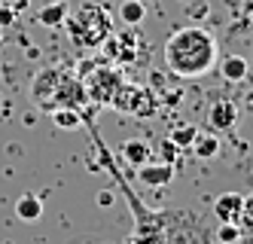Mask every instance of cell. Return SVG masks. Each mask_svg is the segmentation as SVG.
Returning <instances> with one entry per match:
<instances>
[{"mask_svg": "<svg viewBox=\"0 0 253 244\" xmlns=\"http://www.w3.org/2000/svg\"><path fill=\"white\" fill-rule=\"evenodd\" d=\"M113 201H116V195L110 190H101L98 193V204H101V208H113Z\"/></svg>", "mask_w": 253, "mask_h": 244, "instance_id": "25", "label": "cell"}, {"mask_svg": "<svg viewBox=\"0 0 253 244\" xmlns=\"http://www.w3.org/2000/svg\"><path fill=\"white\" fill-rule=\"evenodd\" d=\"M244 98H247V107H250V110H253V89H250V92H247V95H244Z\"/></svg>", "mask_w": 253, "mask_h": 244, "instance_id": "27", "label": "cell"}, {"mask_svg": "<svg viewBox=\"0 0 253 244\" xmlns=\"http://www.w3.org/2000/svg\"><path fill=\"white\" fill-rule=\"evenodd\" d=\"M186 12H189L192 18H208V3H205V0H195L192 6L186 3Z\"/></svg>", "mask_w": 253, "mask_h": 244, "instance_id": "23", "label": "cell"}, {"mask_svg": "<svg viewBox=\"0 0 253 244\" xmlns=\"http://www.w3.org/2000/svg\"><path fill=\"white\" fill-rule=\"evenodd\" d=\"M67 12H70L67 0H52V3H46V6L37 12V22H40L43 28H64Z\"/></svg>", "mask_w": 253, "mask_h": 244, "instance_id": "13", "label": "cell"}, {"mask_svg": "<svg viewBox=\"0 0 253 244\" xmlns=\"http://www.w3.org/2000/svg\"><path fill=\"white\" fill-rule=\"evenodd\" d=\"M119 153L125 159V165H131V168H140V165H147L153 159V146L143 141V138H128L122 146H119Z\"/></svg>", "mask_w": 253, "mask_h": 244, "instance_id": "10", "label": "cell"}, {"mask_svg": "<svg viewBox=\"0 0 253 244\" xmlns=\"http://www.w3.org/2000/svg\"><path fill=\"white\" fill-rule=\"evenodd\" d=\"M58 67H43L34 73V80H31V101L37 104V107H46L52 110L55 107V86H58Z\"/></svg>", "mask_w": 253, "mask_h": 244, "instance_id": "6", "label": "cell"}, {"mask_svg": "<svg viewBox=\"0 0 253 244\" xmlns=\"http://www.w3.org/2000/svg\"><path fill=\"white\" fill-rule=\"evenodd\" d=\"M189 149H192L198 159H205V162L208 159H216V156H220V138H216V131H198Z\"/></svg>", "mask_w": 253, "mask_h": 244, "instance_id": "14", "label": "cell"}, {"mask_svg": "<svg viewBox=\"0 0 253 244\" xmlns=\"http://www.w3.org/2000/svg\"><path fill=\"white\" fill-rule=\"evenodd\" d=\"M143 18H147V6H143V0H122V3H119V22L125 28H140Z\"/></svg>", "mask_w": 253, "mask_h": 244, "instance_id": "15", "label": "cell"}, {"mask_svg": "<svg viewBox=\"0 0 253 244\" xmlns=\"http://www.w3.org/2000/svg\"><path fill=\"white\" fill-rule=\"evenodd\" d=\"M147 83H150L147 89L159 98L162 92H168V73H165V70H150V80H147Z\"/></svg>", "mask_w": 253, "mask_h": 244, "instance_id": "21", "label": "cell"}, {"mask_svg": "<svg viewBox=\"0 0 253 244\" xmlns=\"http://www.w3.org/2000/svg\"><path fill=\"white\" fill-rule=\"evenodd\" d=\"M107 107L119 110V113H128V116H153L159 110V98L147 86H137V83H119V89L113 92V98Z\"/></svg>", "mask_w": 253, "mask_h": 244, "instance_id": "3", "label": "cell"}, {"mask_svg": "<svg viewBox=\"0 0 253 244\" xmlns=\"http://www.w3.org/2000/svg\"><path fill=\"white\" fill-rule=\"evenodd\" d=\"M0 49H3V37H0Z\"/></svg>", "mask_w": 253, "mask_h": 244, "instance_id": "28", "label": "cell"}, {"mask_svg": "<svg viewBox=\"0 0 253 244\" xmlns=\"http://www.w3.org/2000/svg\"><path fill=\"white\" fill-rule=\"evenodd\" d=\"M64 28H67L77 49H98L107 37L113 34V18H110V9L107 6L85 3L77 12H67Z\"/></svg>", "mask_w": 253, "mask_h": 244, "instance_id": "2", "label": "cell"}, {"mask_svg": "<svg viewBox=\"0 0 253 244\" xmlns=\"http://www.w3.org/2000/svg\"><path fill=\"white\" fill-rule=\"evenodd\" d=\"M6 6H9V9H12L15 15H19V12H25V9L31 6V0H9V3H6Z\"/></svg>", "mask_w": 253, "mask_h": 244, "instance_id": "26", "label": "cell"}, {"mask_svg": "<svg viewBox=\"0 0 253 244\" xmlns=\"http://www.w3.org/2000/svg\"><path fill=\"white\" fill-rule=\"evenodd\" d=\"M241 238H244V232H241L238 223H220V226L213 229L216 244H241Z\"/></svg>", "mask_w": 253, "mask_h": 244, "instance_id": "17", "label": "cell"}, {"mask_svg": "<svg viewBox=\"0 0 253 244\" xmlns=\"http://www.w3.org/2000/svg\"><path fill=\"white\" fill-rule=\"evenodd\" d=\"M247 73H250L247 58H244V55H238V52L226 55V58L220 61V77H223L226 83H244V80H247Z\"/></svg>", "mask_w": 253, "mask_h": 244, "instance_id": "11", "label": "cell"}, {"mask_svg": "<svg viewBox=\"0 0 253 244\" xmlns=\"http://www.w3.org/2000/svg\"><path fill=\"white\" fill-rule=\"evenodd\" d=\"M15 217H19L22 223H37L43 217V198L37 193L19 195V201H15Z\"/></svg>", "mask_w": 253, "mask_h": 244, "instance_id": "12", "label": "cell"}, {"mask_svg": "<svg viewBox=\"0 0 253 244\" xmlns=\"http://www.w3.org/2000/svg\"><path fill=\"white\" fill-rule=\"evenodd\" d=\"M9 25H15V12L9 6H0V31L9 28Z\"/></svg>", "mask_w": 253, "mask_h": 244, "instance_id": "24", "label": "cell"}, {"mask_svg": "<svg viewBox=\"0 0 253 244\" xmlns=\"http://www.w3.org/2000/svg\"><path fill=\"white\" fill-rule=\"evenodd\" d=\"M88 104V95H85V86H83V77L70 70H61L58 73V86H55V107H70V110H85ZM52 107V110H55Z\"/></svg>", "mask_w": 253, "mask_h": 244, "instance_id": "5", "label": "cell"}, {"mask_svg": "<svg viewBox=\"0 0 253 244\" xmlns=\"http://www.w3.org/2000/svg\"><path fill=\"white\" fill-rule=\"evenodd\" d=\"M159 156H162V162L165 165H177V159H180V146L171 141V138H165L159 144Z\"/></svg>", "mask_w": 253, "mask_h": 244, "instance_id": "20", "label": "cell"}, {"mask_svg": "<svg viewBox=\"0 0 253 244\" xmlns=\"http://www.w3.org/2000/svg\"><path fill=\"white\" fill-rule=\"evenodd\" d=\"M220 61V46L211 28L186 25L165 40V64L180 80H198Z\"/></svg>", "mask_w": 253, "mask_h": 244, "instance_id": "1", "label": "cell"}, {"mask_svg": "<svg viewBox=\"0 0 253 244\" xmlns=\"http://www.w3.org/2000/svg\"><path fill=\"white\" fill-rule=\"evenodd\" d=\"M134 171H137L140 186H147V190H165L174 180V165H165V162H147L134 168Z\"/></svg>", "mask_w": 253, "mask_h": 244, "instance_id": "8", "label": "cell"}, {"mask_svg": "<svg viewBox=\"0 0 253 244\" xmlns=\"http://www.w3.org/2000/svg\"><path fill=\"white\" fill-rule=\"evenodd\" d=\"M52 122H55L61 131H77V128H83L80 110H70V107H55V110H52Z\"/></svg>", "mask_w": 253, "mask_h": 244, "instance_id": "16", "label": "cell"}, {"mask_svg": "<svg viewBox=\"0 0 253 244\" xmlns=\"http://www.w3.org/2000/svg\"><path fill=\"white\" fill-rule=\"evenodd\" d=\"M180 101H183V92L180 89H171V92H162L159 95V104H165V107H180Z\"/></svg>", "mask_w": 253, "mask_h": 244, "instance_id": "22", "label": "cell"}, {"mask_svg": "<svg viewBox=\"0 0 253 244\" xmlns=\"http://www.w3.org/2000/svg\"><path fill=\"white\" fill-rule=\"evenodd\" d=\"M244 208V195L241 193H223L213 198V217L220 223H238Z\"/></svg>", "mask_w": 253, "mask_h": 244, "instance_id": "9", "label": "cell"}, {"mask_svg": "<svg viewBox=\"0 0 253 244\" xmlns=\"http://www.w3.org/2000/svg\"><path fill=\"white\" fill-rule=\"evenodd\" d=\"M195 135H198V128H195V125H177V128L171 131V141H174L180 149H189L192 141H195Z\"/></svg>", "mask_w": 253, "mask_h": 244, "instance_id": "18", "label": "cell"}, {"mask_svg": "<svg viewBox=\"0 0 253 244\" xmlns=\"http://www.w3.org/2000/svg\"><path fill=\"white\" fill-rule=\"evenodd\" d=\"M238 226L244 235H253V193L244 195V208H241V220H238Z\"/></svg>", "mask_w": 253, "mask_h": 244, "instance_id": "19", "label": "cell"}, {"mask_svg": "<svg viewBox=\"0 0 253 244\" xmlns=\"http://www.w3.org/2000/svg\"><path fill=\"white\" fill-rule=\"evenodd\" d=\"M122 80H125V77H122V70H119V67L101 64V67H92V70L85 73V77H83V86H85L88 101L98 104V107H107V104H110V98H113V92L119 89Z\"/></svg>", "mask_w": 253, "mask_h": 244, "instance_id": "4", "label": "cell"}, {"mask_svg": "<svg viewBox=\"0 0 253 244\" xmlns=\"http://www.w3.org/2000/svg\"><path fill=\"white\" fill-rule=\"evenodd\" d=\"M208 125L211 131H232L238 125V104L229 98H216L208 107Z\"/></svg>", "mask_w": 253, "mask_h": 244, "instance_id": "7", "label": "cell"}]
</instances>
